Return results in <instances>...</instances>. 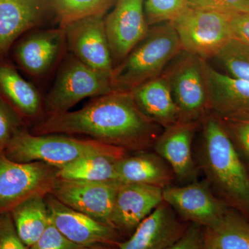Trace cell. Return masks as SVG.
<instances>
[{
	"instance_id": "1",
	"label": "cell",
	"mask_w": 249,
	"mask_h": 249,
	"mask_svg": "<svg viewBox=\"0 0 249 249\" xmlns=\"http://www.w3.org/2000/svg\"><path fill=\"white\" fill-rule=\"evenodd\" d=\"M160 127L141 111L131 91H113L79 110L49 114L34 134H82L125 150H144L154 145Z\"/></svg>"
},
{
	"instance_id": "2",
	"label": "cell",
	"mask_w": 249,
	"mask_h": 249,
	"mask_svg": "<svg viewBox=\"0 0 249 249\" xmlns=\"http://www.w3.org/2000/svg\"><path fill=\"white\" fill-rule=\"evenodd\" d=\"M201 124L199 160L208 183L227 206L249 216V175L231 137L214 113L210 112Z\"/></svg>"
},
{
	"instance_id": "3",
	"label": "cell",
	"mask_w": 249,
	"mask_h": 249,
	"mask_svg": "<svg viewBox=\"0 0 249 249\" xmlns=\"http://www.w3.org/2000/svg\"><path fill=\"white\" fill-rule=\"evenodd\" d=\"M19 163L40 161L60 168L83 157L109 155L124 158L127 150L94 140L78 139L58 134H31L19 129L3 152Z\"/></svg>"
},
{
	"instance_id": "4",
	"label": "cell",
	"mask_w": 249,
	"mask_h": 249,
	"mask_svg": "<svg viewBox=\"0 0 249 249\" xmlns=\"http://www.w3.org/2000/svg\"><path fill=\"white\" fill-rule=\"evenodd\" d=\"M182 52L173 22L150 27L146 37L124 61L114 67L111 77L113 90L132 91L139 85L160 76L172 60Z\"/></svg>"
},
{
	"instance_id": "5",
	"label": "cell",
	"mask_w": 249,
	"mask_h": 249,
	"mask_svg": "<svg viewBox=\"0 0 249 249\" xmlns=\"http://www.w3.org/2000/svg\"><path fill=\"white\" fill-rule=\"evenodd\" d=\"M113 91L110 77L93 70L70 53L62 61L47 93L46 107L49 114L65 112L85 98L99 97Z\"/></svg>"
},
{
	"instance_id": "6",
	"label": "cell",
	"mask_w": 249,
	"mask_h": 249,
	"mask_svg": "<svg viewBox=\"0 0 249 249\" xmlns=\"http://www.w3.org/2000/svg\"><path fill=\"white\" fill-rule=\"evenodd\" d=\"M164 73L169 81L180 121H201L211 112L206 60L183 52Z\"/></svg>"
},
{
	"instance_id": "7",
	"label": "cell",
	"mask_w": 249,
	"mask_h": 249,
	"mask_svg": "<svg viewBox=\"0 0 249 249\" xmlns=\"http://www.w3.org/2000/svg\"><path fill=\"white\" fill-rule=\"evenodd\" d=\"M231 18V15L188 7L173 22L183 52L206 61L216 58L232 39Z\"/></svg>"
},
{
	"instance_id": "8",
	"label": "cell",
	"mask_w": 249,
	"mask_h": 249,
	"mask_svg": "<svg viewBox=\"0 0 249 249\" xmlns=\"http://www.w3.org/2000/svg\"><path fill=\"white\" fill-rule=\"evenodd\" d=\"M57 170L44 162L14 161L0 152V213L9 212L29 196L51 193Z\"/></svg>"
},
{
	"instance_id": "9",
	"label": "cell",
	"mask_w": 249,
	"mask_h": 249,
	"mask_svg": "<svg viewBox=\"0 0 249 249\" xmlns=\"http://www.w3.org/2000/svg\"><path fill=\"white\" fill-rule=\"evenodd\" d=\"M145 0H116L104 18L105 27L114 67L124 61L148 34Z\"/></svg>"
},
{
	"instance_id": "10",
	"label": "cell",
	"mask_w": 249,
	"mask_h": 249,
	"mask_svg": "<svg viewBox=\"0 0 249 249\" xmlns=\"http://www.w3.org/2000/svg\"><path fill=\"white\" fill-rule=\"evenodd\" d=\"M120 184L115 181H74L58 178L51 194L69 207L111 227V214Z\"/></svg>"
},
{
	"instance_id": "11",
	"label": "cell",
	"mask_w": 249,
	"mask_h": 249,
	"mask_svg": "<svg viewBox=\"0 0 249 249\" xmlns=\"http://www.w3.org/2000/svg\"><path fill=\"white\" fill-rule=\"evenodd\" d=\"M163 200L183 220L204 228L214 225L229 211L227 205L216 196L207 181L165 187Z\"/></svg>"
},
{
	"instance_id": "12",
	"label": "cell",
	"mask_w": 249,
	"mask_h": 249,
	"mask_svg": "<svg viewBox=\"0 0 249 249\" xmlns=\"http://www.w3.org/2000/svg\"><path fill=\"white\" fill-rule=\"evenodd\" d=\"M104 18H83L63 29L70 53L88 66L111 78L114 67Z\"/></svg>"
},
{
	"instance_id": "13",
	"label": "cell",
	"mask_w": 249,
	"mask_h": 249,
	"mask_svg": "<svg viewBox=\"0 0 249 249\" xmlns=\"http://www.w3.org/2000/svg\"><path fill=\"white\" fill-rule=\"evenodd\" d=\"M67 48L64 29H36L24 34L14 47L19 67L31 76H45L56 65Z\"/></svg>"
},
{
	"instance_id": "14",
	"label": "cell",
	"mask_w": 249,
	"mask_h": 249,
	"mask_svg": "<svg viewBox=\"0 0 249 249\" xmlns=\"http://www.w3.org/2000/svg\"><path fill=\"white\" fill-rule=\"evenodd\" d=\"M49 219L73 243L83 247L116 242V229L62 204L51 193L45 196Z\"/></svg>"
},
{
	"instance_id": "15",
	"label": "cell",
	"mask_w": 249,
	"mask_h": 249,
	"mask_svg": "<svg viewBox=\"0 0 249 249\" xmlns=\"http://www.w3.org/2000/svg\"><path fill=\"white\" fill-rule=\"evenodd\" d=\"M53 14L55 16L52 0H0V57Z\"/></svg>"
},
{
	"instance_id": "16",
	"label": "cell",
	"mask_w": 249,
	"mask_h": 249,
	"mask_svg": "<svg viewBox=\"0 0 249 249\" xmlns=\"http://www.w3.org/2000/svg\"><path fill=\"white\" fill-rule=\"evenodd\" d=\"M201 123L202 121H179L165 128L154 144L156 154L166 162L175 178L181 182L196 181L197 170L192 153V143Z\"/></svg>"
},
{
	"instance_id": "17",
	"label": "cell",
	"mask_w": 249,
	"mask_h": 249,
	"mask_svg": "<svg viewBox=\"0 0 249 249\" xmlns=\"http://www.w3.org/2000/svg\"><path fill=\"white\" fill-rule=\"evenodd\" d=\"M164 201L136 228L130 238L118 249H165L178 240L188 226Z\"/></svg>"
},
{
	"instance_id": "18",
	"label": "cell",
	"mask_w": 249,
	"mask_h": 249,
	"mask_svg": "<svg viewBox=\"0 0 249 249\" xmlns=\"http://www.w3.org/2000/svg\"><path fill=\"white\" fill-rule=\"evenodd\" d=\"M163 201L161 188L137 183H121L111 214V227L134 232Z\"/></svg>"
},
{
	"instance_id": "19",
	"label": "cell",
	"mask_w": 249,
	"mask_h": 249,
	"mask_svg": "<svg viewBox=\"0 0 249 249\" xmlns=\"http://www.w3.org/2000/svg\"><path fill=\"white\" fill-rule=\"evenodd\" d=\"M211 112L219 117L249 114V82L224 74L206 62Z\"/></svg>"
},
{
	"instance_id": "20",
	"label": "cell",
	"mask_w": 249,
	"mask_h": 249,
	"mask_svg": "<svg viewBox=\"0 0 249 249\" xmlns=\"http://www.w3.org/2000/svg\"><path fill=\"white\" fill-rule=\"evenodd\" d=\"M141 111L165 129L179 122V112L164 72L131 91Z\"/></svg>"
},
{
	"instance_id": "21",
	"label": "cell",
	"mask_w": 249,
	"mask_h": 249,
	"mask_svg": "<svg viewBox=\"0 0 249 249\" xmlns=\"http://www.w3.org/2000/svg\"><path fill=\"white\" fill-rule=\"evenodd\" d=\"M175 175L169 165L157 154L142 152L124 157L116 165V181L137 183L163 189L170 186Z\"/></svg>"
},
{
	"instance_id": "22",
	"label": "cell",
	"mask_w": 249,
	"mask_h": 249,
	"mask_svg": "<svg viewBox=\"0 0 249 249\" xmlns=\"http://www.w3.org/2000/svg\"><path fill=\"white\" fill-rule=\"evenodd\" d=\"M0 95L19 114L28 117L37 116L42 107V98L37 88L5 62H0Z\"/></svg>"
},
{
	"instance_id": "23",
	"label": "cell",
	"mask_w": 249,
	"mask_h": 249,
	"mask_svg": "<svg viewBox=\"0 0 249 249\" xmlns=\"http://www.w3.org/2000/svg\"><path fill=\"white\" fill-rule=\"evenodd\" d=\"M45 196H29L9 211L18 235L29 248L38 240L50 222Z\"/></svg>"
},
{
	"instance_id": "24",
	"label": "cell",
	"mask_w": 249,
	"mask_h": 249,
	"mask_svg": "<svg viewBox=\"0 0 249 249\" xmlns=\"http://www.w3.org/2000/svg\"><path fill=\"white\" fill-rule=\"evenodd\" d=\"M203 244L209 249H249V222L232 211L204 228Z\"/></svg>"
},
{
	"instance_id": "25",
	"label": "cell",
	"mask_w": 249,
	"mask_h": 249,
	"mask_svg": "<svg viewBox=\"0 0 249 249\" xmlns=\"http://www.w3.org/2000/svg\"><path fill=\"white\" fill-rule=\"evenodd\" d=\"M121 159L109 155L88 156L58 168L57 178L74 181H116V165Z\"/></svg>"
},
{
	"instance_id": "26",
	"label": "cell",
	"mask_w": 249,
	"mask_h": 249,
	"mask_svg": "<svg viewBox=\"0 0 249 249\" xmlns=\"http://www.w3.org/2000/svg\"><path fill=\"white\" fill-rule=\"evenodd\" d=\"M116 0H52L59 27L64 29L71 23L92 16H103Z\"/></svg>"
},
{
	"instance_id": "27",
	"label": "cell",
	"mask_w": 249,
	"mask_h": 249,
	"mask_svg": "<svg viewBox=\"0 0 249 249\" xmlns=\"http://www.w3.org/2000/svg\"><path fill=\"white\" fill-rule=\"evenodd\" d=\"M216 58L231 76L249 82V46L231 39Z\"/></svg>"
},
{
	"instance_id": "28",
	"label": "cell",
	"mask_w": 249,
	"mask_h": 249,
	"mask_svg": "<svg viewBox=\"0 0 249 249\" xmlns=\"http://www.w3.org/2000/svg\"><path fill=\"white\" fill-rule=\"evenodd\" d=\"M188 9V0H145V14L150 27L173 22Z\"/></svg>"
},
{
	"instance_id": "29",
	"label": "cell",
	"mask_w": 249,
	"mask_h": 249,
	"mask_svg": "<svg viewBox=\"0 0 249 249\" xmlns=\"http://www.w3.org/2000/svg\"><path fill=\"white\" fill-rule=\"evenodd\" d=\"M20 125L19 113L0 95V152L4 151Z\"/></svg>"
},
{
	"instance_id": "30",
	"label": "cell",
	"mask_w": 249,
	"mask_h": 249,
	"mask_svg": "<svg viewBox=\"0 0 249 249\" xmlns=\"http://www.w3.org/2000/svg\"><path fill=\"white\" fill-rule=\"evenodd\" d=\"M188 7L232 16L249 13V0H188Z\"/></svg>"
},
{
	"instance_id": "31",
	"label": "cell",
	"mask_w": 249,
	"mask_h": 249,
	"mask_svg": "<svg viewBox=\"0 0 249 249\" xmlns=\"http://www.w3.org/2000/svg\"><path fill=\"white\" fill-rule=\"evenodd\" d=\"M219 118L249 160V114Z\"/></svg>"
},
{
	"instance_id": "32",
	"label": "cell",
	"mask_w": 249,
	"mask_h": 249,
	"mask_svg": "<svg viewBox=\"0 0 249 249\" xmlns=\"http://www.w3.org/2000/svg\"><path fill=\"white\" fill-rule=\"evenodd\" d=\"M84 248L67 239L52 222L45 232L29 249H80Z\"/></svg>"
},
{
	"instance_id": "33",
	"label": "cell",
	"mask_w": 249,
	"mask_h": 249,
	"mask_svg": "<svg viewBox=\"0 0 249 249\" xmlns=\"http://www.w3.org/2000/svg\"><path fill=\"white\" fill-rule=\"evenodd\" d=\"M18 235L10 212L0 213V249H27Z\"/></svg>"
},
{
	"instance_id": "34",
	"label": "cell",
	"mask_w": 249,
	"mask_h": 249,
	"mask_svg": "<svg viewBox=\"0 0 249 249\" xmlns=\"http://www.w3.org/2000/svg\"><path fill=\"white\" fill-rule=\"evenodd\" d=\"M203 243V231L199 224L191 223L183 235L165 249H199Z\"/></svg>"
},
{
	"instance_id": "35",
	"label": "cell",
	"mask_w": 249,
	"mask_h": 249,
	"mask_svg": "<svg viewBox=\"0 0 249 249\" xmlns=\"http://www.w3.org/2000/svg\"><path fill=\"white\" fill-rule=\"evenodd\" d=\"M231 28L232 39L249 46V13L232 15Z\"/></svg>"
},
{
	"instance_id": "36",
	"label": "cell",
	"mask_w": 249,
	"mask_h": 249,
	"mask_svg": "<svg viewBox=\"0 0 249 249\" xmlns=\"http://www.w3.org/2000/svg\"><path fill=\"white\" fill-rule=\"evenodd\" d=\"M80 249H104L101 248H98V247H84V248H82Z\"/></svg>"
},
{
	"instance_id": "37",
	"label": "cell",
	"mask_w": 249,
	"mask_h": 249,
	"mask_svg": "<svg viewBox=\"0 0 249 249\" xmlns=\"http://www.w3.org/2000/svg\"><path fill=\"white\" fill-rule=\"evenodd\" d=\"M199 249H208L207 247H206V246H205L204 245V244L202 243V245H201L200 248H199Z\"/></svg>"
}]
</instances>
